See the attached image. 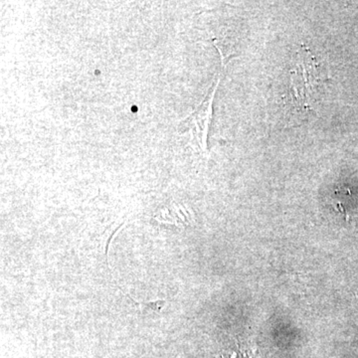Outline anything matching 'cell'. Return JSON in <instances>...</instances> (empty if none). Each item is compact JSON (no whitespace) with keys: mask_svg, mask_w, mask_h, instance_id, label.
Listing matches in <instances>:
<instances>
[{"mask_svg":"<svg viewBox=\"0 0 358 358\" xmlns=\"http://www.w3.org/2000/svg\"><path fill=\"white\" fill-rule=\"evenodd\" d=\"M322 70L315 57L306 48L299 51L294 69L291 71L288 103L292 112H308L315 102L320 82L324 81Z\"/></svg>","mask_w":358,"mask_h":358,"instance_id":"6da1fadb","label":"cell"},{"mask_svg":"<svg viewBox=\"0 0 358 358\" xmlns=\"http://www.w3.org/2000/svg\"><path fill=\"white\" fill-rule=\"evenodd\" d=\"M220 78L209 89L204 101L200 103L189 117H186L179 124L178 129L181 133H188L194 140L197 147L202 152H207V138H208L209 126H210L212 110H213L214 96L218 88Z\"/></svg>","mask_w":358,"mask_h":358,"instance_id":"7a4b0ae2","label":"cell"},{"mask_svg":"<svg viewBox=\"0 0 358 358\" xmlns=\"http://www.w3.org/2000/svg\"><path fill=\"white\" fill-rule=\"evenodd\" d=\"M222 358H261L258 350L253 343H244L239 345L236 341V348L222 355Z\"/></svg>","mask_w":358,"mask_h":358,"instance_id":"3957f363","label":"cell"},{"mask_svg":"<svg viewBox=\"0 0 358 358\" xmlns=\"http://www.w3.org/2000/svg\"><path fill=\"white\" fill-rule=\"evenodd\" d=\"M141 305L145 306V307H150L154 312H159L162 308L166 305V301L157 300L154 301H148V303H141Z\"/></svg>","mask_w":358,"mask_h":358,"instance_id":"277c9868","label":"cell"}]
</instances>
